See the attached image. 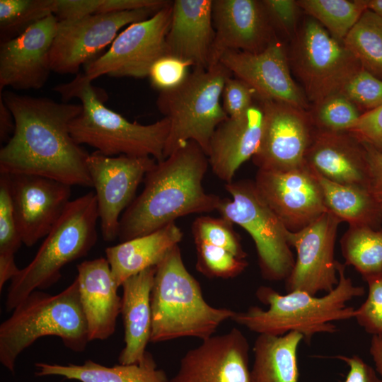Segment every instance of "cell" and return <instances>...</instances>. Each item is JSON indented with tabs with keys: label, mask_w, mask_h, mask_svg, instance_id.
<instances>
[{
	"label": "cell",
	"mask_w": 382,
	"mask_h": 382,
	"mask_svg": "<svg viewBox=\"0 0 382 382\" xmlns=\"http://www.w3.org/2000/svg\"><path fill=\"white\" fill-rule=\"evenodd\" d=\"M265 114L260 146L252 158L258 170L286 171L305 166L316 130L311 113L291 105L258 100Z\"/></svg>",
	"instance_id": "15"
},
{
	"label": "cell",
	"mask_w": 382,
	"mask_h": 382,
	"mask_svg": "<svg viewBox=\"0 0 382 382\" xmlns=\"http://www.w3.org/2000/svg\"><path fill=\"white\" fill-rule=\"evenodd\" d=\"M11 192L23 243L34 245L50 233L69 204L70 185L33 175H9Z\"/></svg>",
	"instance_id": "18"
},
{
	"label": "cell",
	"mask_w": 382,
	"mask_h": 382,
	"mask_svg": "<svg viewBox=\"0 0 382 382\" xmlns=\"http://www.w3.org/2000/svg\"><path fill=\"white\" fill-rule=\"evenodd\" d=\"M219 62L254 91L257 100L308 108L309 102L292 77L287 52L278 39L257 53L228 51Z\"/></svg>",
	"instance_id": "17"
},
{
	"label": "cell",
	"mask_w": 382,
	"mask_h": 382,
	"mask_svg": "<svg viewBox=\"0 0 382 382\" xmlns=\"http://www.w3.org/2000/svg\"><path fill=\"white\" fill-rule=\"evenodd\" d=\"M183 238L175 222L150 233L139 236L105 249L106 259L113 277L121 286L128 278L156 267Z\"/></svg>",
	"instance_id": "27"
},
{
	"label": "cell",
	"mask_w": 382,
	"mask_h": 382,
	"mask_svg": "<svg viewBox=\"0 0 382 382\" xmlns=\"http://www.w3.org/2000/svg\"><path fill=\"white\" fill-rule=\"evenodd\" d=\"M369 353L374 361L376 371L382 379V334L371 337Z\"/></svg>",
	"instance_id": "49"
},
{
	"label": "cell",
	"mask_w": 382,
	"mask_h": 382,
	"mask_svg": "<svg viewBox=\"0 0 382 382\" xmlns=\"http://www.w3.org/2000/svg\"><path fill=\"white\" fill-rule=\"evenodd\" d=\"M254 91L244 81L230 76L226 81L221 96L222 106L229 117L245 112L255 103Z\"/></svg>",
	"instance_id": "43"
},
{
	"label": "cell",
	"mask_w": 382,
	"mask_h": 382,
	"mask_svg": "<svg viewBox=\"0 0 382 382\" xmlns=\"http://www.w3.org/2000/svg\"><path fill=\"white\" fill-rule=\"evenodd\" d=\"M343 44L366 71L382 79V18L366 9Z\"/></svg>",
	"instance_id": "32"
},
{
	"label": "cell",
	"mask_w": 382,
	"mask_h": 382,
	"mask_svg": "<svg viewBox=\"0 0 382 382\" xmlns=\"http://www.w3.org/2000/svg\"><path fill=\"white\" fill-rule=\"evenodd\" d=\"M53 89L65 101L76 98L81 102V112L69 124L71 136L78 144H87L107 156H147L157 162L164 159L170 130L167 118L149 125L127 120L104 105L105 94L84 74Z\"/></svg>",
	"instance_id": "4"
},
{
	"label": "cell",
	"mask_w": 382,
	"mask_h": 382,
	"mask_svg": "<svg viewBox=\"0 0 382 382\" xmlns=\"http://www.w3.org/2000/svg\"><path fill=\"white\" fill-rule=\"evenodd\" d=\"M213 0H175L166 36L168 54L189 62L193 68L209 66L215 31Z\"/></svg>",
	"instance_id": "25"
},
{
	"label": "cell",
	"mask_w": 382,
	"mask_h": 382,
	"mask_svg": "<svg viewBox=\"0 0 382 382\" xmlns=\"http://www.w3.org/2000/svg\"><path fill=\"white\" fill-rule=\"evenodd\" d=\"M56 0H0L1 42L13 39L54 14Z\"/></svg>",
	"instance_id": "34"
},
{
	"label": "cell",
	"mask_w": 382,
	"mask_h": 382,
	"mask_svg": "<svg viewBox=\"0 0 382 382\" xmlns=\"http://www.w3.org/2000/svg\"><path fill=\"white\" fill-rule=\"evenodd\" d=\"M15 129L13 116L1 98H0V139L6 142Z\"/></svg>",
	"instance_id": "48"
},
{
	"label": "cell",
	"mask_w": 382,
	"mask_h": 382,
	"mask_svg": "<svg viewBox=\"0 0 382 382\" xmlns=\"http://www.w3.org/2000/svg\"><path fill=\"white\" fill-rule=\"evenodd\" d=\"M363 144L366 149L368 163V187L382 204V151L369 145Z\"/></svg>",
	"instance_id": "47"
},
{
	"label": "cell",
	"mask_w": 382,
	"mask_h": 382,
	"mask_svg": "<svg viewBox=\"0 0 382 382\" xmlns=\"http://www.w3.org/2000/svg\"><path fill=\"white\" fill-rule=\"evenodd\" d=\"M248 341L233 328L203 340L180 359L169 382H251Z\"/></svg>",
	"instance_id": "20"
},
{
	"label": "cell",
	"mask_w": 382,
	"mask_h": 382,
	"mask_svg": "<svg viewBox=\"0 0 382 382\" xmlns=\"http://www.w3.org/2000/svg\"><path fill=\"white\" fill-rule=\"evenodd\" d=\"M305 164L330 181L369 188L365 147L348 132L316 129L305 156Z\"/></svg>",
	"instance_id": "24"
},
{
	"label": "cell",
	"mask_w": 382,
	"mask_h": 382,
	"mask_svg": "<svg viewBox=\"0 0 382 382\" xmlns=\"http://www.w3.org/2000/svg\"><path fill=\"white\" fill-rule=\"evenodd\" d=\"M35 366L36 376H57L80 382H169L149 352L137 364L107 366L87 359L83 364L37 362Z\"/></svg>",
	"instance_id": "28"
},
{
	"label": "cell",
	"mask_w": 382,
	"mask_h": 382,
	"mask_svg": "<svg viewBox=\"0 0 382 382\" xmlns=\"http://www.w3.org/2000/svg\"><path fill=\"white\" fill-rule=\"evenodd\" d=\"M151 307L154 343L184 337L205 340L236 313L204 300L199 282L184 265L179 245L156 267Z\"/></svg>",
	"instance_id": "5"
},
{
	"label": "cell",
	"mask_w": 382,
	"mask_h": 382,
	"mask_svg": "<svg viewBox=\"0 0 382 382\" xmlns=\"http://www.w3.org/2000/svg\"><path fill=\"white\" fill-rule=\"evenodd\" d=\"M314 108V111L310 112L313 125L317 130L323 132H347L362 114L341 93L327 98Z\"/></svg>",
	"instance_id": "37"
},
{
	"label": "cell",
	"mask_w": 382,
	"mask_h": 382,
	"mask_svg": "<svg viewBox=\"0 0 382 382\" xmlns=\"http://www.w3.org/2000/svg\"><path fill=\"white\" fill-rule=\"evenodd\" d=\"M98 218L95 193L69 202L31 262L11 280L6 308L13 311L31 292L50 288L61 278L68 263L86 256L97 241Z\"/></svg>",
	"instance_id": "7"
},
{
	"label": "cell",
	"mask_w": 382,
	"mask_h": 382,
	"mask_svg": "<svg viewBox=\"0 0 382 382\" xmlns=\"http://www.w3.org/2000/svg\"><path fill=\"white\" fill-rule=\"evenodd\" d=\"M166 0H56L54 15L59 20L91 14L108 13L144 8H161Z\"/></svg>",
	"instance_id": "36"
},
{
	"label": "cell",
	"mask_w": 382,
	"mask_h": 382,
	"mask_svg": "<svg viewBox=\"0 0 382 382\" xmlns=\"http://www.w3.org/2000/svg\"><path fill=\"white\" fill-rule=\"evenodd\" d=\"M23 243L13 209L9 175L0 174V270L11 272L18 267L15 254Z\"/></svg>",
	"instance_id": "35"
},
{
	"label": "cell",
	"mask_w": 382,
	"mask_h": 382,
	"mask_svg": "<svg viewBox=\"0 0 382 382\" xmlns=\"http://www.w3.org/2000/svg\"><path fill=\"white\" fill-rule=\"evenodd\" d=\"M347 132L361 143L382 151V105L362 113Z\"/></svg>",
	"instance_id": "45"
},
{
	"label": "cell",
	"mask_w": 382,
	"mask_h": 382,
	"mask_svg": "<svg viewBox=\"0 0 382 382\" xmlns=\"http://www.w3.org/2000/svg\"><path fill=\"white\" fill-rule=\"evenodd\" d=\"M194 242L197 254L196 269L207 277L234 278L248 265L245 259L238 258L223 248L200 241Z\"/></svg>",
	"instance_id": "38"
},
{
	"label": "cell",
	"mask_w": 382,
	"mask_h": 382,
	"mask_svg": "<svg viewBox=\"0 0 382 382\" xmlns=\"http://www.w3.org/2000/svg\"><path fill=\"white\" fill-rule=\"evenodd\" d=\"M260 103H254L242 115L229 117L215 129L207 154L214 175L226 183L233 180L241 166L257 152L264 126Z\"/></svg>",
	"instance_id": "22"
},
{
	"label": "cell",
	"mask_w": 382,
	"mask_h": 382,
	"mask_svg": "<svg viewBox=\"0 0 382 382\" xmlns=\"http://www.w3.org/2000/svg\"><path fill=\"white\" fill-rule=\"evenodd\" d=\"M254 183L289 231L301 230L328 211L320 185L306 165L286 171L258 170Z\"/></svg>",
	"instance_id": "16"
},
{
	"label": "cell",
	"mask_w": 382,
	"mask_h": 382,
	"mask_svg": "<svg viewBox=\"0 0 382 382\" xmlns=\"http://www.w3.org/2000/svg\"><path fill=\"white\" fill-rule=\"evenodd\" d=\"M160 8H144L59 20L50 54L52 71L78 74L82 64L93 61L101 50L112 43L122 28L147 19Z\"/></svg>",
	"instance_id": "12"
},
{
	"label": "cell",
	"mask_w": 382,
	"mask_h": 382,
	"mask_svg": "<svg viewBox=\"0 0 382 382\" xmlns=\"http://www.w3.org/2000/svg\"><path fill=\"white\" fill-rule=\"evenodd\" d=\"M231 199H221L220 216L243 228L253 238L263 278L285 280L295 259L287 241V228L258 193L254 181L225 183Z\"/></svg>",
	"instance_id": "10"
},
{
	"label": "cell",
	"mask_w": 382,
	"mask_h": 382,
	"mask_svg": "<svg viewBox=\"0 0 382 382\" xmlns=\"http://www.w3.org/2000/svg\"><path fill=\"white\" fill-rule=\"evenodd\" d=\"M301 340L303 336L297 332L259 335L253 346L251 382H298L297 351Z\"/></svg>",
	"instance_id": "29"
},
{
	"label": "cell",
	"mask_w": 382,
	"mask_h": 382,
	"mask_svg": "<svg viewBox=\"0 0 382 382\" xmlns=\"http://www.w3.org/2000/svg\"><path fill=\"white\" fill-rule=\"evenodd\" d=\"M335 358L342 361L348 366L346 378L340 382H382L376 370L358 355H337Z\"/></svg>",
	"instance_id": "46"
},
{
	"label": "cell",
	"mask_w": 382,
	"mask_h": 382,
	"mask_svg": "<svg viewBox=\"0 0 382 382\" xmlns=\"http://www.w3.org/2000/svg\"><path fill=\"white\" fill-rule=\"evenodd\" d=\"M345 265L362 277L382 272V228L349 226L340 239Z\"/></svg>",
	"instance_id": "31"
},
{
	"label": "cell",
	"mask_w": 382,
	"mask_h": 382,
	"mask_svg": "<svg viewBox=\"0 0 382 382\" xmlns=\"http://www.w3.org/2000/svg\"><path fill=\"white\" fill-rule=\"evenodd\" d=\"M172 11L169 1L149 18L129 25L105 53L86 65V76L92 81L103 75L148 77L153 64L168 54L166 36Z\"/></svg>",
	"instance_id": "11"
},
{
	"label": "cell",
	"mask_w": 382,
	"mask_h": 382,
	"mask_svg": "<svg viewBox=\"0 0 382 382\" xmlns=\"http://www.w3.org/2000/svg\"><path fill=\"white\" fill-rule=\"evenodd\" d=\"M81 305L86 318L88 340H105L112 336L120 313V287L106 258L85 260L77 265Z\"/></svg>",
	"instance_id": "23"
},
{
	"label": "cell",
	"mask_w": 382,
	"mask_h": 382,
	"mask_svg": "<svg viewBox=\"0 0 382 382\" xmlns=\"http://www.w3.org/2000/svg\"><path fill=\"white\" fill-rule=\"evenodd\" d=\"M194 241H200L223 248L241 259H245L239 235L234 231L233 224L220 217L200 216L192 224Z\"/></svg>",
	"instance_id": "39"
},
{
	"label": "cell",
	"mask_w": 382,
	"mask_h": 382,
	"mask_svg": "<svg viewBox=\"0 0 382 382\" xmlns=\"http://www.w3.org/2000/svg\"><path fill=\"white\" fill-rule=\"evenodd\" d=\"M232 76L221 62L193 68L178 87L160 92L156 105L170 123L164 159L190 141L208 154L215 129L228 117L221 100L224 83Z\"/></svg>",
	"instance_id": "8"
},
{
	"label": "cell",
	"mask_w": 382,
	"mask_h": 382,
	"mask_svg": "<svg viewBox=\"0 0 382 382\" xmlns=\"http://www.w3.org/2000/svg\"><path fill=\"white\" fill-rule=\"evenodd\" d=\"M312 172L320 185L327 210L341 222L352 226L381 227L382 204L369 188L338 184Z\"/></svg>",
	"instance_id": "30"
},
{
	"label": "cell",
	"mask_w": 382,
	"mask_h": 382,
	"mask_svg": "<svg viewBox=\"0 0 382 382\" xmlns=\"http://www.w3.org/2000/svg\"><path fill=\"white\" fill-rule=\"evenodd\" d=\"M341 221L327 211L296 232L287 231V241L296 252L291 272L285 281L286 293L296 290L313 296L328 293L338 283L335 245Z\"/></svg>",
	"instance_id": "14"
},
{
	"label": "cell",
	"mask_w": 382,
	"mask_h": 382,
	"mask_svg": "<svg viewBox=\"0 0 382 382\" xmlns=\"http://www.w3.org/2000/svg\"><path fill=\"white\" fill-rule=\"evenodd\" d=\"M340 93L363 110V113L369 112L382 105V79L362 67Z\"/></svg>",
	"instance_id": "40"
},
{
	"label": "cell",
	"mask_w": 382,
	"mask_h": 382,
	"mask_svg": "<svg viewBox=\"0 0 382 382\" xmlns=\"http://www.w3.org/2000/svg\"><path fill=\"white\" fill-rule=\"evenodd\" d=\"M11 110L15 129L0 150V173L33 175L70 186L93 187L89 154L71 137L69 124L81 104L58 103L6 91L0 94Z\"/></svg>",
	"instance_id": "1"
},
{
	"label": "cell",
	"mask_w": 382,
	"mask_h": 382,
	"mask_svg": "<svg viewBox=\"0 0 382 382\" xmlns=\"http://www.w3.org/2000/svg\"><path fill=\"white\" fill-rule=\"evenodd\" d=\"M267 17L273 27L294 37L297 32L300 7L294 0H262Z\"/></svg>",
	"instance_id": "44"
},
{
	"label": "cell",
	"mask_w": 382,
	"mask_h": 382,
	"mask_svg": "<svg viewBox=\"0 0 382 382\" xmlns=\"http://www.w3.org/2000/svg\"><path fill=\"white\" fill-rule=\"evenodd\" d=\"M212 19L209 66L228 51L257 53L277 39L261 1L213 0Z\"/></svg>",
	"instance_id": "21"
},
{
	"label": "cell",
	"mask_w": 382,
	"mask_h": 382,
	"mask_svg": "<svg viewBox=\"0 0 382 382\" xmlns=\"http://www.w3.org/2000/svg\"><path fill=\"white\" fill-rule=\"evenodd\" d=\"M191 66L186 60L166 54L153 64L148 77L154 88L159 92L167 91L178 87L186 79Z\"/></svg>",
	"instance_id": "42"
},
{
	"label": "cell",
	"mask_w": 382,
	"mask_h": 382,
	"mask_svg": "<svg viewBox=\"0 0 382 382\" xmlns=\"http://www.w3.org/2000/svg\"><path fill=\"white\" fill-rule=\"evenodd\" d=\"M366 8L382 18V0H364Z\"/></svg>",
	"instance_id": "50"
},
{
	"label": "cell",
	"mask_w": 382,
	"mask_h": 382,
	"mask_svg": "<svg viewBox=\"0 0 382 382\" xmlns=\"http://www.w3.org/2000/svg\"><path fill=\"white\" fill-rule=\"evenodd\" d=\"M287 56L290 68L299 79L308 102L314 106L340 93L362 68L343 42L335 39L311 17L298 28Z\"/></svg>",
	"instance_id": "9"
},
{
	"label": "cell",
	"mask_w": 382,
	"mask_h": 382,
	"mask_svg": "<svg viewBox=\"0 0 382 382\" xmlns=\"http://www.w3.org/2000/svg\"><path fill=\"white\" fill-rule=\"evenodd\" d=\"M362 278L368 285V295L356 309L354 318L372 336L382 334V272Z\"/></svg>",
	"instance_id": "41"
},
{
	"label": "cell",
	"mask_w": 382,
	"mask_h": 382,
	"mask_svg": "<svg viewBox=\"0 0 382 382\" xmlns=\"http://www.w3.org/2000/svg\"><path fill=\"white\" fill-rule=\"evenodd\" d=\"M338 283L323 296H313L296 290L282 294L272 288L258 287L255 295L268 308L253 306L245 311L236 312L231 320L258 335H284L297 332L310 343L318 333H335L332 323L354 318L356 309L348 301L365 294L363 286H356L345 275V265L337 262Z\"/></svg>",
	"instance_id": "3"
},
{
	"label": "cell",
	"mask_w": 382,
	"mask_h": 382,
	"mask_svg": "<svg viewBox=\"0 0 382 382\" xmlns=\"http://www.w3.org/2000/svg\"><path fill=\"white\" fill-rule=\"evenodd\" d=\"M297 4L341 42L367 9L364 0H299Z\"/></svg>",
	"instance_id": "33"
},
{
	"label": "cell",
	"mask_w": 382,
	"mask_h": 382,
	"mask_svg": "<svg viewBox=\"0 0 382 382\" xmlns=\"http://www.w3.org/2000/svg\"><path fill=\"white\" fill-rule=\"evenodd\" d=\"M55 336L75 352H83L89 342L86 318L81 305L79 283L52 295L35 290L0 325V362L15 373L18 356L38 339Z\"/></svg>",
	"instance_id": "6"
},
{
	"label": "cell",
	"mask_w": 382,
	"mask_h": 382,
	"mask_svg": "<svg viewBox=\"0 0 382 382\" xmlns=\"http://www.w3.org/2000/svg\"><path fill=\"white\" fill-rule=\"evenodd\" d=\"M59 19L52 14L0 45V92L40 89L50 71V54Z\"/></svg>",
	"instance_id": "19"
},
{
	"label": "cell",
	"mask_w": 382,
	"mask_h": 382,
	"mask_svg": "<svg viewBox=\"0 0 382 382\" xmlns=\"http://www.w3.org/2000/svg\"><path fill=\"white\" fill-rule=\"evenodd\" d=\"M209 166L207 155L192 141L156 162L145 175L141 192L121 216L120 242L154 232L186 215L216 211L221 198L202 186Z\"/></svg>",
	"instance_id": "2"
},
{
	"label": "cell",
	"mask_w": 382,
	"mask_h": 382,
	"mask_svg": "<svg viewBox=\"0 0 382 382\" xmlns=\"http://www.w3.org/2000/svg\"><path fill=\"white\" fill-rule=\"evenodd\" d=\"M151 157L89 154L87 168L94 187L103 238L118 237L121 213L132 202L137 187L156 163Z\"/></svg>",
	"instance_id": "13"
},
{
	"label": "cell",
	"mask_w": 382,
	"mask_h": 382,
	"mask_svg": "<svg viewBox=\"0 0 382 382\" xmlns=\"http://www.w3.org/2000/svg\"><path fill=\"white\" fill-rule=\"evenodd\" d=\"M155 273L156 267L148 268L128 278L121 285L120 314L125 345L119 354V364H137L147 352L151 334V293Z\"/></svg>",
	"instance_id": "26"
}]
</instances>
